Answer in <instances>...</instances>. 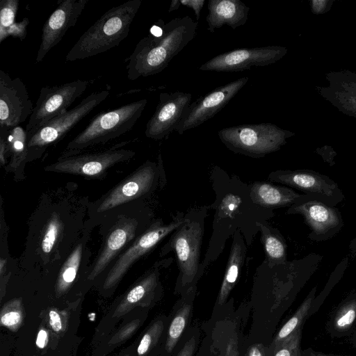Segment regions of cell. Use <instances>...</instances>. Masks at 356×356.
Wrapping results in <instances>:
<instances>
[{"label": "cell", "instance_id": "6da1fadb", "mask_svg": "<svg viewBox=\"0 0 356 356\" xmlns=\"http://www.w3.org/2000/svg\"><path fill=\"white\" fill-rule=\"evenodd\" d=\"M70 197L56 193L42 198L31 219L25 261L39 267H60L71 252L88 220L83 222V209L78 211Z\"/></svg>", "mask_w": 356, "mask_h": 356}, {"label": "cell", "instance_id": "7a4b0ae2", "mask_svg": "<svg viewBox=\"0 0 356 356\" xmlns=\"http://www.w3.org/2000/svg\"><path fill=\"white\" fill-rule=\"evenodd\" d=\"M197 22L189 16L177 17L167 23L161 19L163 33H149L136 44L127 58L128 79L136 80L161 72L172 59L195 38Z\"/></svg>", "mask_w": 356, "mask_h": 356}, {"label": "cell", "instance_id": "3957f363", "mask_svg": "<svg viewBox=\"0 0 356 356\" xmlns=\"http://www.w3.org/2000/svg\"><path fill=\"white\" fill-rule=\"evenodd\" d=\"M141 0H129L102 15L78 39L66 55V61L82 60L104 53L124 40Z\"/></svg>", "mask_w": 356, "mask_h": 356}, {"label": "cell", "instance_id": "277c9868", "mask_svg": "<svg viewBox=\"0 0 356 356\" xmlns=\"http://www.w3.org/2000/svg\"><path fill=\"white\" fill-rule=\"evenodd\" d=\"M136 203V201L115 209L99 222L103 227V241L90 265L87 281H95L104 272L106 273L122 252L145 231L140 232L141 218Z\"/></svg>", "mask_w": 356, "mask_h": 356}, {"label": "cell", "instance_id": "5b68a950", "mask_svg": "<svg viewBox=\"0 0 356 356\" xmlns=\"http://www.w3.org/2000/svg\"><path fill=\"white\" fill-rule=\"evenodd\" d=\"M147 100L142 99L97 115L72 140L60 157L74 155L129 131L141 116Z\"/></svg>", "mask_w": 356, "mask_h": 356}, {"label": "cell", "instance_id": "8992f818", "mask_svg": "<svg viewBox=\"0 0 356 356\" xmlns=\"http://www.w3.org/2000/svg\"><path fill=\"white\" fill-rule=\"evenodd\" d=\"M161 165L147 161L93 203H89L88 216L94 225L115 209L136 202L152 192L156 185Z\"/></svg>", "mask_w": 356, "mask_h": 356}, {"label": "cell", "instance_id": "52a82bcc", "mask_svg": "<svg viewBox=\"0 0 356 356\" xmlns=\"http://www.w3.org/2000/svg\"><path fill=\"white\" fill-rule=\"evenodd\" d=\"M291 134L270 122L241 124L218 131L220 140L229 149L253 158L279 150Z\"/></svg>", "mask_w": 356, "mask_h": 356}, {"label": "cell", "instance_id": "ba28073f", "mask_svg": "<svg viewBox=\"0 0 356 356\" xmlns=\"http://www.w3.org/2000/svg\"><path fill=\"white\" fill-rule=\"evenodd\" d=\"M110 92L103 90L88 95L74 108L27 135L28 161L40 158L47 148L60 140L76 124L104 102Z\"/></svg>", "mask_w": 356, "mask_h": 356}, {"label": "cell", "instance_id": "9c48e42d", "mask_svg": "<svg viewBox=\"0 0 356 356\" xmlns=\"http://www.w3.org/2000/svg\"><path fill=\"white\" fill-rule=\"evenodd\" d=\"M204 234V216L188 214L173 232L161 255L174 250L182 285L191 284L198 275L200 248Z\"/></svg>", "mask_w": 356, "mask_h": 356}, {"label": "cell", "instance_id": "30bf717a", "mask_svg": "<svg viewBox=\"0 0 356 356\" xmlns=\"http://www.w3.org/2000/svg\"><path fill=\"white\" fill-rule=\"evenodd\" d=\"M128 141L116 144L109 149L81 152L74 155L59 157L57 161L44 168L47 172L67 173L88 177H100L113 166L129 161L135 156L131 149H123Z\"/></svg>", "mask_w": 356, "mask_h": 356}, {"label": "cell", "instance_id": "8fae6325", "mask_svg": "<svg viewBox=\"0 0 356 356\" xmlns=\"http://www.w3.org/2000/svg\"><path fill=\"white\" fill-rule=\"evenodd\" d=\"M184 221L182 215L169 224L161 220L154 222L117 258L103 280L104 291L113 289L129 268L142 257L153 249L167 235L173 232Z\"/></svg>", "mask_w": 356, "mask_h": 356}, {"label": "cell", "instance_id": "7c38bea8", "mask_svg": "<svg viewBox=\"0 0 356 356\" xmlns=\"http://www.w3.org/2000/svg\"><path fill=\"white\" fill-rule=\"evenodd\" d=\"M90 84L88 81L78 79L54 86L41 88L33 113L26 125V135L54 118L65 113Z\"/></svg>", "mask_w": 356, "mask_h": 356}, {"label": "cell", "instance_id": "4fadbf2b", "mask_svg": "<svg viewBox=\"0 0 356 356\" xmlns=\"http://www.w3.org/2000/svg\"><path fill=\"white\" fill-rule=\"evenodd\" d=\"M287 50L280 46L235 49L217 55L202 64L199 70L234 72L252 67H264L282 58Z\"/></svg>", "mask_w": 356, "mask_h": 356}, {"label": "cell", "instance_id": "5bb4252c", "mask_svg": "<svg viewBox=\"0 0 356 356\" xmlns=\"http://www.w3.org/2000/svg\"><path fill=\"white\" fill-rule=\"evenodd\" d=\"M248 77L239 78L234 81L216 88L190 104L175 131L183 134L213 118L247 83Z\"/></svg>", "mask_w": 356, "mask_h": 356}, {"label": "cell", "instance_id": "9a60e30c", "mask_svg": "<svg viewBox=\"0 0 356 356\" xmlns=\"http://www.w3.org/2000/svg\"><path fill=\"white\" fill-rule=\"evenodd\" d=\"M34 106L27 88L19 77L0 70V127L19 126L31 115Z\"/></svg>", "mask_w": 356, "mask_h": 356}, {"label": "cell", "instance_id": "2e32d148", "mask_svg": "<svg viewBox=\"0 0 356 356\" xmlns=\"http://www.w3.org/2000/svg\"><path fill=\"white\" fill-rule=\"evenodd\" d=\"M268 179L297 188L313 200L337 204L343 195L337 184L328 177L309 170H277Z\"/></svg>", "mask_w": 356, "mask_h": 356}, {"label": "cell", "instance_id": "e0dca14e", "mask_svg": "<svg viewBox=\"0 0 356 356\" xmlns=\"http://www.w3.org/2000/svg\"><path fill=\"white\" fill-rule=\"evenodd\" d=\"M191 93L161 92L155 112L146 124L145 136L159 140L175 131L191 104Z\"/></svg>", "mask_w": 356, "mask_h": 356}, {"label": "cell", "instance_id": "ac0fdd59", "mask_svg": "<svg viewBox=\"0 0 356 356\" xmlns=\"http://www.w3.org/2000/svg\"><path fill=\"white\" fill-rule=\"evenodd\" d=\"M88 2V0H63L60 2L43 25L36 63L41 62L63 39L67 30L74 26Z\"/></svg>", "mask_w": 356, "mask_h": 356}, {"label": "cell", "instance_id": "d6986e66", "mask_svg": "<svg viewBox=\"0 0 356 356\" xmlns=\"http://www.w3.org/2000/svg\"><path fill=\"white\" fill-rule=\"evenodd\" d=\"M287 213L301 214L309 225L312 234L309 237L323 240L334 234L342 226L340 212L317 200H308L289 207Z\"/></svg>", "mask_w": 356, "mask_h": 356}, {"label": "cell", "instance_id": "ffe728a7", "mask_svg": "<svg viewBox=\"0 0 356 356\" xmlns=\"http://www.w3.org/2000/svg\"><path fill=\"white\" fill-rule=\"evenodd\" d=\"M94 226L88 219L81 238L60 266L55 285L57 295L66 293L82 273L88 276L91 253L87 243Z\"/></svg>", "mask_w": 356, "mask_h": 356}, {"label": "cell", "instance_id": "44dd1931", "mask_svg": "<svg viewBox=\"0 0 356 356\" xmlns=\"http://www.w3.org/2000/svg\"><path fill=\"white\" fill-rule=\"evenodd\" d=\"M159 268L149 270L122 298L111 314L107 316L103 328L110 329L120 318L139 305H145L152 299L159 282Z\"/></svg>", "mask_w": 356, "mask_h": 356}, {"label": "cell", "instance_id": "7402d4cb", "mask_svg": "<svg viewBox=\"0 0 356 356\" xmlns=\"http://www.w3.org/2000/svg\"><path fill=\"white\" fill-rule=\"evenodd\" d=\"M207 8V30L211 33L223 25L233 29L244 25L250 10V8L240 0H210Z\"/></svg>", "mask_w": 356, "mask_h": 356}, {"label": "cell", "instance_id": "603a6c76", "mask_svg": "<svg viewBox=\"0 0 356 356\" xmlns=\"http://www.w3.org/2000/svg\"><path fill=\"white\" fill-rule=\"evenodd\" d=\"M250 197L254 203L267 209H275L312 200L305 194L292 189L265 182H256L250 187Z\"/></svg>", "mask_w": 356, "mask_h": 356}, {"label": "cell", "instance_id": "cb8c5ba5", "mask_svg": "<svg viewBox=\"0 0 356 356\" xmlns=\"http://www.w3.org/2000/svg\"><path fill=\"white\" fill-rule=\"evenodd\" d=\"M245 244L240 234L236 232L218 297V304L219 305L225 303L237 280L245 260Z\"/></svg>", "mask_w": 356, "mask_h": 356}, {"label": "cell", "instance_id": "d4e9b609", "mask_svg": "<svg viewBox=\"0 0 356 356\" xmlns=\"http://www.w3.org/2000/svg\"><path fill=\"white\" fill-rule=\"evenodd\" d=\"M0 133L4 135L7 144L8 156H10L8 167L15 170L28 161L26 130L20 126L10 129L0 127Z\"/></svg>", "mask_w": 356, "mask_h": 356}, {"label": "cell", "instance_id": "484cf974", "mask_svg": "<svg viewBox=\"0 0 356 356\" xmlns=\"http://www.w3.org/2000/svg\"><path fill=\"white\" fill-rule=\"evenodd\" d=\"M257 225L261 233V241L269 266L285 261L286 245L281 236L269 227L258 222Z\"/></svg>", "mask_w": 356, "mask_h": 356}, {"label": "cell", "instance_id": "4316f807", "mask_svg": "<svg viewBox=\"0 0 356 356\" xmlns=\"http://www.w3.org/2000/svg\"><path fill=\"white\" fill-rule=\"evenodd\" d=\"M356 319V295L348 298L337 308L329 322V331L337 336L349 332Z\"/></svg>", "mask_w": 356, "mask_h": 356}, {"label": "cell", "instance_id": "83f0119b", "mask_svg": "<svg viewBox=\"0 0 356 356\" xmlns=\"http://www.w3.org/2000/svg\"><path fill=\"white\" fill-rule=\"evenodd\" d=\"M316 288L307 296L292 317L282 326L275 337L273 346L275 348L296 330L302 327L305 320L308 316L312 303L314 299Z\"/></svg>", "mask_w": 356, "mask_h": 356}, {"label": "cell", "instance_id": "f1b7e54d", "mask_svg": "<svg viewBox=\"0 0 356 356\" xmlns=\"http://www.w3.org/2000/svg\"><path fill=\"white\" fill-rule=\"evenodd\" d=\"M191 307L184 305L179 309L169 327L165 343V350L171 353L181 336L187 323Z\"/></svg>", "mask_w": 356, "mask_h": 356}, {"label": "cell", "instance_id": "f546056e", "mask_svg": "<svg viewBox=\"0 0 356 356\" xmlns=\"http://www.w3.org/2000/svg\"><path fill=\"white\" fill-rule=\"evenodd\" d=\"M23 321L21 301L13 300L7 302L1 312V324L11 330H17Z\"/></svg>", "mask_w": 356, "mask_h": 356}, {"label": "cell", "instance_id": "4dcf8cb0", "mask_svg": "<svg viewBox=\"0 0 356 356\" xmlns=\"http://www.w3.org/2000/svg\"><path fill=\"white\" fill-rule=\"evenodd\" d=\"M164 329L163 322L158 320L152 323L142 337L136 349L137 356H145L157 343Z\"/></svg>", "mask_w": 356, "mask_h": 356}, {"label": "cell", "instance_id": "1f68e13d", "mask_svg": "<svg viewBox=\"0 0 356 356\" xmlns=\"http://www.w3.org/2000/svg\"><path fill=\"white\" fill-rule=\"evenodd\" d=\"M19 7L18 0H1L0 1V38L15 22Z\"/></svg>", "mask_w": 356, "mask_h": 356}, {"label": "cell", "instance_id": "d6a6232c", "mask_svg": "<svg viewBox=\"0 0 356 356\" xmlns=\"http://www.w3.org/2000/svg\"><path fill=\"white\" fill-rule=\"evenodd\" d=\"M302 327L274 348V356H301Z\"/></svg>", "mask_w": 356, "mask_h": 356}, {"label": "cell", "instance_id": "836d02e7", "mask_svg": "<svg viewBox=\"0 0 356 356\" xmlns=\"http://www.w3.org/2000/svg\"><path fill=\"white\" fill-rule=\"evenodd\" d=\"M141 320L135 318L125 323L122 327L120 328L111 338L109 339L106 345L107 348H111L120 346V344L131 337L137 328L140 326Z\"/></svg>", "mask_w": 356, "mask_h": 356}, {"label": "cell", "instance_id": "e575fe53", "mask_svg": "<svg viewBox=\"0 0 356 356\" xmlns=\"http://www.w3.org/2000/svg\"><path fill=\"white\" fill-rule=\"evenodd\" d=\"M29 24L28 17H24L22 21L15 22L5 33L2 38H0V43L9 36L19 38L22 41L27 34V27Z\"/></svg>", "mask_w": 356, "mask_h": 356}, {"label": "cell", "instance_id": "d590c367", "mask_svg": "<svg viewBox=\"0 0 356 356\" xmlns=\"http://www.w3.org/2000/svg\"><path fill=\"white\" fill-rule=\"evenodd\" d=\"M241 198L233 194H228L222 200L220 205V211L223 214H228L231 216V214L234 213L236 209L238 208L241 204Z\"/></svg>", "mask_w": 356, "mask_h": 356}, {"label": "cell", "instance_id": "8d00e7d4", "mask_svg": "<svg viewBox=\"0 0 356 356\" xmlns=\"http://www.w3.org/2000/svg\"><path fill=\"white\" fill-rule=\"evenodd\" d=\"M181 5L191 8L195 15L196 20L200 17V12L204 6L205 0H180Z\"/></svg>", "mask_w": 356, "mask_h": 356}, {"label": "cell", "instance_id": "74e56055", "mask_svg": "<svg viewBox=\"0 0 356 356\" xmlns=\"http://www.w3.org/2000/svg\"><path fill=\"white\" fill-rule=\"evenodd\" d=\"M49 325L55 332H59L63 329V324L60 316L57 310L51 309L49 312Z\"/></svg>", "mask_w": 356, "mask_h": 356}, {"label": "cell", "instance_id": "f35d334b", "mask_svg": "<svg viewBox=\"0 0 356 356\" xmlns=\"http://www.w3.org/2000/svg\"><path fill=\"white\" fill-rule=\"evenodd\" d=\"M195 348V339L191 338L179 350L177 356H193Z\"/></svg>", "mask_w": 356, "mask_h": 356}, {"label": "cell", "instance_id": "ab89813d", "mask_svg": "<svg viewBox=\"0 0 356 356\" xmlns=\"http://www.w3.org/2000/svg\"><path fill=\"white\" fill-rule=\"evenodd\" d=\"M7 144L2 133H0V162L1 165H5L8 159Z\"/></svg>", "mask_w": 356, "mask_h": 356}, {"label": "cell", "instance_id": "60d3db41", "mask_svg": "<svg viewBox=\"0 0 356 356\" xmlns=\"http://www.w3.org/2000/svg\"><path fill=\"white\" fill-rule=\"evenodd\" d=\"M48 333L44 330L41 329L37 336L36 345L40 348H44L48 342Z\"/></svg>", "mask_w": 356, "mask_h": 356}, {"label": "cell", "instance_id": "b9f144b4", "mask_svg": "<svg viewBox=\"0 0 356 356\" xmlns=\"http://www.w3.org/2000/svg\"><path fill=\"white\" fill-rule=\"evenodd\" d=\"M236 345L235 340H229L226 349V356H238Z\"/></svg>", "mask_w": 356, "mask_h": 356}, {"label": "cell", "instance_id": "7bdbcfd3", "mask_svg": "<svg viewBox=\"0 0 356 356\" xmlns=\"http://www.w3.org/2000/svg\"><path fill=\"white\" fill-rule=\"evenodd\" d=\"M301 356H335V355H327L319 351H316L313 350L312 348H309L306 350H302L301 352Z\"/></svg>", "mask_w": 356, "mask_h": 356}, {"label": "cell", "instance_id": "ee69618b", "mask_svg": "<svg viewBox=\"0 0 356 356\" xmlns=\"http://www.w3.org/2000/svg\"><path fill=\"white\" fill-rule=\"evenodd\" d=\"M133 346H130L129 347L125 348L122 351H121L118 355L115 356H134V352L132 349Z\"/></svg>", "mask_w": 356, "mask_h": 356}, {"label": "cell", "instance_id": "f6af8a7d", "mask_svg": "<svg viewBox=\"0 0 356 356\" xmlns=\"http://www.w3.org/2000/svg\"><path fill=\"white\" fill-rule=\"evenodd\" d=\"M180 6V0H172L170 2V8L168 9V12L170 13L172 11L177 10Z\"/></svg>", "mask_w": 356, "mask_h": 356}, {"label": "cell", "instance_id": "bcb514c9", "mask_svg": "<svg viewBox=\"0 0 356 356\" xmlns=\"http://www.w3.org/2000/svg\"><path fill=\"white\" fill-rule=\"evenodd\" d=\"M250 356H262V355L257 347H253L250 352Z\"/></svg>", "mask_w": 356, "mask_h": 356}, {"label": "cell", "instance_id": "7dc6e473", "mask_svg": "<svg viewBox=\"0 0 356 356\" xmlns=\"http://www.w3.org/2000/svg\"><path fill=\"white\" fill-rule=\"evenodd\" d=\"M354 341H355V344L356 346V333L355 334V336H354Z\"/></svg>", "mask_w": 356, "mask_h": 356}]
</instances>
